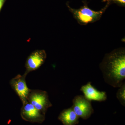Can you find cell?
<instances>
[{
    "instance_id": "2",
    "label": "cell",
    "mask_w": 125,
    "mask_h": 125,
    "mask_svg": "<svg viewBox=\"0 0 125 125\" xmlns=\"http://www.w3.org/2000/svg\"><path fill=\"white\" fill-rule=\"evenodd\" d=\"M109 4L107 2L105 7L99 11L93 10L86 5L79 9H73L68 4L67 6L78 22L81 25H85L99 20Z\"/></svg>"
},
{
    "instance_id": "4",
    "label": "cell",
    "mask_w": 125,
    "mask_h": 125,
    "mask_svg": "<svg viewBox=\"0 0 125 125\" xmlns=\"http://www.w3.org/2000/svg\"><path fill=\"white\" fill-rule=\"evenodd\" d=\"M72 109L79 117L84 120L89 118L94 112L92 102L83 95H77L72 100Z\"/></svg>"
},
{
    "instance_id": "8",
    "label": "cell",
    "mask_w": 125,
    "mask_h": 125,
    "mask_svg": "<svg viewBox=\"0 0 125 125\" xmlns=\"http://www.w3.org/2000/svg\"><path fill=\"white\" fill-rule=\"evenodd\" d=\"M80 91L83 92L85 98L91 102L93 101L104 102L107 99L106 92L98 91L92 85L90 82L82 85Z\"/></svg>"
},
{
    "instance_id": "3",
    "label": "cell",
    "mask_w": 125,
    "mask_h": 125,
    "mask_svg": "<svg viewBox=\"0 0 125 125\" xmlns=\"http://www.w3.org/2000/svg\"><path fill=\"white\" fill-rule=\"evenodd\" d=\"M27 101L44 115L48 108L52 106L48 93L41 90L30 89Z\"/></svg>"
},
{
    "instance_id": "11",
    "label": "cell",
    "mask_w": 125,
    "mask_h": 125,
    "mask_svg": "<svg viewBox=\"0 0 125 125\" xmlns=\"http://www.w3.org/2000/svg\"><path fill=\"white\" fill-rule=\"evenodd\" d=\"M104 1H107L109 3L114 2L122 6H125V0H104Z\"/></svg>"
},
{
    "instance_id": "7",
    "label": "cell",
    "mask_w": 125,
    "mask_h": 125,
    "mask_svg": "<svg viewBox=\"0 0 125 125\" xmlns=\"http://www.w3.org/2000/svg\"><path fill=\"white\" fill-rule=\"evenodd\" d=\"M46 58L47 54L45 50H36L32 52L26 60L24 74L27 76L30 72L37 70L43 64Z\"/></svg>"
},
{
    "instance_id": "10",
    "label": "cell",
    "mask_w": 125,
    "mask_h": 125,
    "mask_svg": "<svg viewBox=\"0 0 125 125\" xmlns=\"http://www.w3.org/2000/svg\"><path fill=\"white\" fill-rule=\"evenodd\" d=\"M116 93L117 98L121 104L123 106H125V82L122 85L119 87Z\"/></svg>"
},
{
    "instance_id": "6",
    "label": "cell",
    "mask_w": 125,
    "mask_h": 125,
    "mask_svg": "<svg viewBox=\"0 0 125 125\" xmlns=\"http://www.w3.org/2000/svg\"><path fill=\"white\" fill-rule=\"evenodd\" d=\"M27 75L18 74L12 78L10 82L12 89L19 97L22 103L27 101L30 89L28 87L26 81Z\"/></svg>"
},
{
    "instance_id": "12",
    "label": "cell",
    "mask_w": 125,
    "mask_h": 125,
    "mask_svg": "<svg viewBox=\"0 0 125 125\" xmlns=\"http://www.w3.org/2000/svg\"><path fill=\"white\" fill-rule=\"evenodd\" d=\"M6 0H0V13Z\"/></svg>"
},
{
    "instance_id": "9",
    "label": "cell",
    "mask_w": 125,
    "mask_h": 125,
    "mask_svg": "<svg viewBox=\"0 0 125 125\" xmlns=\"http://www.w3.org/2000/svg\"><path fill=\"white\" fill-rule=\"evenodd\" d=\"M79 118L72 107L62 110L58 116V120L63 125H77Z\"/></svg>"
},
{
    "instance_id": "5",
    "label": "cell",
    "mask_w": 125,
    "mask_h": 125,
    "mask_svg": "<svg viewBox=\"0 0 125 125\" xmlns=\"http://www.w3.org/2000/svg\"><path fill=\"white\" fill-rule=\"evenodd\" d=\"M20 115L24 120L33 123H42L45 120V115L41 113L28 101L22 103Z\"/></svg>"
},
{
    "instance_id": "1",
    "label": "cell",
    "mask_w": 125,
    "mask_h": 125,
    "mask_svg": "<svg viewBox=\"0 0 125 125\" xmlns=\"http://www.w3.org/2000/svg\"><path fill=\"white\" fill-rule=\"evenodd\" d=\"M99 66L105 83L114 88L120 87L125 79V48L106 54Z\"/></svg>"
}]
</instances>
